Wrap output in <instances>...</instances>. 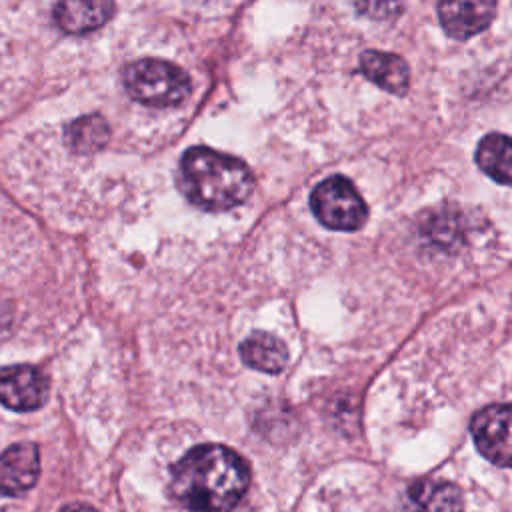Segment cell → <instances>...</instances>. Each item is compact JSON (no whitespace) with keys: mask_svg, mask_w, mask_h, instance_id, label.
Listing matches in <instances>:
<instances>
[{"mask_svg":"<svg viewBox=\"0 0 512 512\" xmlns=\"http://www.w3.org/2000/svg\"><path fill=\"white\" fill-rule=\"evenodd\" d=\"M496 14V0H438V18L444 32L468 40L488 28Z\"/></svg>","mask_w":512,"mask_h":512,"instance_id":"52a82bcc","label":"cell"},{"mask_svg":"<svg viewBox=\"0 0 512 512\" xmlns=\"http://www.w3.org/2000/svg\"><path fill=\"white\" fill-rule=\"evenodd\" d=\"M40 476V452L32 442H18L0 452V494L28 492Z\"/></svg>","mask_w":512,"mask_h":512,"instance_id":"ba28073f","label":"cell"},{"mask_svg":"<svg viewBox=\"0 0 512 512\" xmlns=\"http://www.w3.org/2000/svg\"><path fill=\"white\" fill-rule=\"evenodd\" d=\"M310 208L316 220L340 232L358 230L368 216L366 202L352 180L336 174L322 180L310 194Z\"/></svg>","mask_w":512,"mask_h":512,"instance_id":"277c9868","label":"cell"},{"mask_svg":"<svg viewBox=\"0 0 512 512\" xmlns=\"http://www.w3.org/2000/svg\"><path fill=\"white\" fill-rule=\"evenodd\" d=\"M362 74L386 92L402 96L408 90L410 74L406 62L398 54L366 50L360 56Z\"/></svg>","mask_w":512,"mask_h":512,"instance_id":"30bf717a","label":"cell"},{"mask_svg":"<svg viewBox=\"0 0 512 512\" xmlns=\"http://www.w3.org/2000/svg\"><path fill=\"white\" fill-rule=\"evenodd\" d=\"M48 398L46 376L30 366L16 364L0 368V404L14 412H32Z\"/></svg>","mask_w":512,"mask_h":512,"instance_id":"8992f818","label":"cell"},{"mask_svg":"<svg viewBox=\"0 0 512 512\" xmlns=\"http://www.w3.org/2000/svg\"><path fill=\"white\" fill-rule=\"evenodd\" d=\"M176 182L194 206L208 212L232 210L254 190V176L240 158L206 146H194L182 154Z\"/></svg>","mask_w":512,"mask_h":512,"instance_id":"7a4b0ae2","label":"cell"},{"mask_svg":"<svg viewBox=\"0 0 512 512\" xmlns=\"http://www.w3.org/2000/svg\"><path fill=\"white\" fill-rule=\"evenodd\" d=\"M240 358L246 366L276 374L288 362V350L282 340L268 332H254L240 344Z\"/></svg>","mask_w":512,"mask_h":512,"instance_id":"8fae6325","label":"cell"},{"mask_svg":"<svg viewBox=\"0 0 512 512\" xmlns=\"http://www.w3.org/2000/svg\"><path fill=\"white\" fill-rule=\"evenodd\" d=\"M476 164L498 184L512 186V136L486 134L476 148Z\"/></svg>","mask_w":512,"mask_h":512,"instance_id":"7c38bea8","label":"cell"},{"mask_svg":"<svg viewBox=\"0 0 512 512\" xmlns=\"http://www.w3.org/2000/svg\"><path fill=\"white\" fill-rule=\"evenodd\" d=\"M406 496L410 512H460L458 488L448 482H416Z\"/></svg>","mask_w":512,"mask_h":512,"instance_id":"4fadbf2b","label":"cell"},{"mask_svg":"<svg viewBox=\"0 0 512 512\" xmlns=\"http://www.w3.org/2000/svg\"><path fill=\"white\" fill-rule=\"evenodd\" d=\"M470 432L484 458L498 466H512V406L492 404L478 410Z\"/></svg>","mask_w":512,"mask_h":512,"instance_id":"5b68a950","label":"cell"},{"mask_svg":"<svg viewBox=\"0 0 512 512\" xmlns=\"http://www.w3.org/2000/svg\"><path fill=\"white\" fill-rule=\"evenodd\" d=\"M248 484L250 470L238 452L222 444H202L174 464L170 490L190 512H230Z\"/></svg>","mask_w":512,"mask_h":512,"instance_id":"6da1fadb","label":"cell"},{"mask_svg":"<svg viewBox=\"0 0 512 512\" xmlns=\"http://www.w3.org/2000/svg\"><path fill=\"white\" fill-rule=\"evenodd\" d=\"M354 8L372 20H392L402 12L404 0H350Z\"/></svg>","mask_w":512,"mask_h":512,"instance_id":"9a60e30c","label":"cell"},{"mask_svg":"<svg viewBox=\"0 0 512 512\" xmlns=\"http://www.w3.org/2000/svg\"><path fill=\"white\" fill-rule=\"evenodd\" d=\"M66 144L76 152H96L110 138L108 122L98 114H88L70 122L64 130Z\"/></svg>","mask_w":512,"mask_h":512,"instance_id":"5bb4252c","label":"cell"},{"mask_svg":"<svg viewBox=\"0 0 512 512\" xmlns=\"http://www.w3.org/2000/svg\"><path fill=\"white\" fill-rule=\"evenodd\" d=\"M124 88L128 96L144 106L168 108L190 96V76L176 64L158 58H142L126 66Z\"/></svg>","mask_w":512,"mask_h":512,"instance_id":"3957f363","label":"cell"},{"mask_svg":"<svg viewBox=\"0 0 512 512\" xmlns=\"http://www.w3.org/2000/svg\"><path fill=\"white\" fill-rule=\"evenodd\" d=\"M60 512H96V508H92L90 504H84V502H72V504H66Z\"/></svg>","mask_w":512,"mask_h":512,"instance_id":"2e32d148","label":"cell"},{"mask_svg":"<svg viewBox=\"0 0 512 512\" xmlns=\"http://www.w3.org/2000/svg\"><path fill=\"white\" fill-rule=\"evenodd\" d=\"M114 16V0H58L54 22L66 34H88Z\"/></svg>","mask_w":512,"mask_h":512,"instance_id":"9c48e42d","label":"cell"}]
</instances>
